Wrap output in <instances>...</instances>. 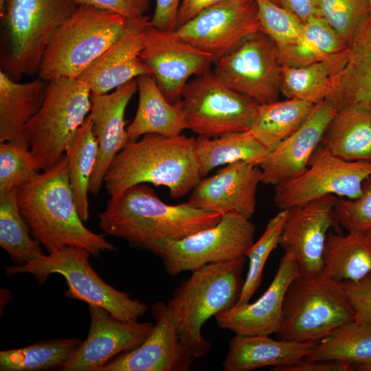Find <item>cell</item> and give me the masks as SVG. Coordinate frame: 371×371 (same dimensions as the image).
<instances>
[{
	"label": "cell",
	"instance_id": "cell-1",
	"mask_svg": "<svg viewBox=\"0 0 371 371\" xmlns=\"http://www.w3.org/2000/svg\"><path fill=\"white\" fill-rule=\"evenodd\" d=\"M222 215L187 202L166 204L150 187L141 183L110 196L98 216L105 234L156 255L166 244L215 225Z\"/></svg>",
	"mask_w": 371,
	"mask_h": 371
},
{
	"label": "cell",
	"instance_id": "cell-2",
	"mask_svg": "<svg viewBox=\"0 0 371 371\" xmlns=\"http://www.w3.org/2000/svg\"><path fill=\"white\" fill-rule=\"evenodd\" d=\"M19 210L31 235L48 253L83 248L92 255L115 251L104 234L88 229L79 215L65 155L17 189Z\"/></svg>",
	"mask_w": 371,
	"mask_h": 371
},
{
	"label": "cell",
	"instance_id": "cell-3",
	"mask_svg": "<svg viewBox=\"0 0 371 371\" xmlns=\"http://www.w3.org/2000/svg\"><path fill=\"white\" fill-rule=\"evenodd\" d=\"M202 179L195 152V138L184 135L147 134L129 142L111 161L104 183L110 196L137 184L165 186L181 198Z\"/></svg>",
	"mask_w": 371,
	"mask_h": 371
},
{
	"label": "cell",
	"instance_id": "cell-4",
	"mask_svg": "<svg viewBox=\"0 0 371 371\" xmlns=\"http://www.w3.org/2000/svg\"><path fill=\"white\" fill-rule=\"evenodd\" d=\"M246 258L209 263L192 271L167 303L179 341L194 360L205 356L211 348L201 333L205 322L238 303Z\"/></svg>",
	"mask_w": 371,
	"mask_h": 371
},
{
	"label": "cell",
	"instance_id": "cell-5",
	"mask_svg": "<svg viewBox=\"0 0 371 371\" xmlns=\"http://www.w3.org/2000/svg\"><path fill=\"white\" fill-rule=\"evenodd\" d=\"M78 6L74 0H7L0 14V70L15 80L38 74L52 36Z\"/></svg>",
	"mask_w": 371,
	"mask_h": 371
},
{
	"label": "cell",
	"instance_id": "cell-6",
	"mask_svg": "<svg viewBox=\"0 0 371 371\" xmlns=\"http://www.w3.org/2000/svg\"><path fill=\"white\" fill-rule=\"evenodd\" d=\"M127 19L80 5L56 30L43 56L38 76L46 82L80 75L122 34Z\"/></svg>",
	"mask_w": 371,
	"mask_h": 371
},
{
	"label": "cell",
	"instance_id": "cell-7",
	"mask_svg": "<svg viewBox=\"0 0 371 371\" xmlns=\"http://www.w3.org/2000/svg\"><path fill=\"white\" fill-rule=\"evenodd\" d=\"M355 319L342 282L325 277L298 275L284 299L278 339L317 344Z\"/></svg>",
	"mask_w": 371,
	"mask_h": 371
},
{
	"label": "cell",
	"instance_id": "cell-8",
	"mask_svg": "<svg viewBox=\"0 0 371 371\" xmlns=\"http://www.w3.org/2000/svg\"><path fill=\"white\" fill-rule=\"evenodd\" d=\"M90 255L83 248L65 247L44 254L22 265L6 267L5 272L9 276L30 274L39 285L44 284L49 276L60 274L68 286L66 297L100 306L122 322L137 321L146 313L147 305L105 282L91 266Z\"/></svg>",
	"mask_w": 371,
	"mask_h": 371
},
{
	"label": "cell",
	"instance_id": "cell-9",
	"mask_svg": "<svg viewBox=\"0 0 371 371\" xmlns=\"http://www.w3.org/2000/svg\"><path fill=\"white\" fill-rule=\"evenodd\" d=\"M91 91L78 78L47 82L43 104L25 126L23 143L29 146L41 170L57 162L89 115Z\"/></svg>",
	"mask_w": 371,
	"mask_h": 371
},
{
	"label": "cell",
	"instance_id": "cell-10",
	"mask_svg": "<svg viewBox=\"0 0 371 371\" xmlns=\"http://www.w3.org/2000/svg\"><path fill=\"white\" fill-rule=\"evenodd\" d=\"M180 100L186 129L206 137L249 131L260 104L229 87L210 69L186 84Z\"/></svg>",
	"mask_w": 371,
	"mask_h": 371
},
{
	"label": "cell",
	"instance_id": "cell-11",
	"mask_svg": "<svg viewBox=\"0 0 371 371\" xmlns=\"http://www.w3.org/2000/svg\"><path fill=\"white\" fill-rule=\"evenodd\" d=\"M256 228L249 218L229 212L215 225L164 246L156 254L166 272L177 276L207 264L246 256Z\"/></svg>",
	"mask_w": 371,
	"mask_h": 371
},
{
	"label": "cell",
	"instance_id": "cell-12",
	"mask_svg": "<svg viewBox=\"0 0 371 371\" xmlns=\"http://www.w3.org/2000/svg\"><path fill=\"white\" fill-rule=\"evenodd\" d=\"M370 175L371 162L344 160L319 144L303 173L274 186L273 201L281 210L329 194L354 199L360 195L363 182Z\"/></svg>",
	"mask_w": 371,
	"mask_h": 371
},
{
	"label": "cell",
	"instance_id": "cell-13",
	"mask_svg": "<svg viewBox=\"0 0 371 371\" xmlns=\"http://www.w3.org/2000/svg\"><path fill=\"white\" fill-rule=\"evenodd\" d=\"M214 73L231 89L260 104L278 100L282 65L275 43L255 33L215 63Z\"/></svg>",
	"mask_w": 371,
	"mask_h": 371
},
{
	"label": "cell",
	"instance_id": "cell-14",
	"mask_svg": "<svg viewBox=\"0 0 371 371\" xmlns=\"http://www.w3.org/2000/svg\"><path fill=\"white\" fill-rule=\"evenodd\" d=\"M262 32L255 0H225L175 30L183 39L209 54L214 64L249 36Z\"/></svg>",
	"mask_w": 371,
	"mask_h": 371
},
{
	"label": "cell",
	"instance_id": "cell-15",
	"mask_svg": "<svg viewBox=\"0 0 371 371\" xmlns=\"http://www.w3.org/2000/svg\"><path fill=\"white\" fill-rule=\"evenodd\" d=\"M140 57L166 98L175 103L192 76L213 64L212 56L180 37L175 30H161L150 22L144 32Z\"/></svg>",
	"mask_w": 371,
	"mask_h": 371
},
{
	"label": "cell",
	"instance_id": "cell-16",
	"mask_svg": "<svg viewBox=\"0 0 371 371\" xmlns=\"http://www.w3.org/2000/svg\"><path fill=\"white\" fill-rule=\"evenodd\" d=\"M337 199L329 194L288 210L280 245L293 256L298 275L322 273L328 231L339 225L335 212Z\"/></svg>",
	"mask_w": 371,
	"mask_h": 371
},
{
	"label": "cell",
	"instance_id": "cell-17",
	"mask_svg": "<svg viewBox=\"0 0 371 371\" xmlns=\"http://www.w3.org/2000/svg\"><path fill=\"white\" fill-rule=\"evenodd\" d=\"M89 312L88 335L60 370L100 371L115 357L142 344L154 327L153 322H122L95 305H89Z\"/></svg>",
	"mask_w": 371,
	"mask_h": 371
},
{
	"label": "cell",
	"instance_id": "cell-18",
	"mask_svg": "<svg viewBox=\"0 0 371 371\" xmlns=\"http://www.w3.org/2000/svg\"><path fill=\"white\" fill-rule=\"evenodd\" d=\"M154 327L144 341L119 355L100 371H188L194 359L181 344L172 313L159 301L151 306Z\"/></svg>",
	"mask_w": 371,
	"mask_h": 371
},
{
	"label": "cell",
	"instance_id": "cell-19",
	"mask_svg": "<svg viewBox=\"0 0 371 371\" xmlns=\"http://www.w3.org/2000/svg\"><path fill=\"white\" fill-rule=\"evenodd\" d=\"M261 178L259 166L246 161L232 163L214 175L202 178L191 191L187 203L221 214L234 212L250 219L256 210Z\"/></svg>",
	"mask_w": 371,
	"mask_h": 371
},
{
	"label": "cell",
	"instance_id": "cell-20",
	"mask_svg": "<svg viewBox=\"0 0 371 371\" xmlns=\"http://www.w3.org/2000/svg\"><path fill=\"white\" fill-rule=\"evenodd\" d=\"M337 110L327 99L315 104L301 126L260 162L261 183L276 186L303 173Z\"/></svg>",
	"mask_w": 371,
	"mask_h": 371
},
{
	"label": "cell",
	"instance_id": "cell-21",
	"mask_svg": "<svg viewBox=\"0 0 371 371\" xmlns=\"http://www.w3.org/2000/svg\"><path fill=\"white\" fill-rule=\"evenodd\" d=\"M150 22L148 16L128 19L124 31L103 54L78 78L91 94H104L137 79L151 74L140 57L144 32Z\"/></svg>",
	"mask_w": 371,
	"mask_h": 371
},
{
	"label": "cell",
	"instance_id": "cell-22",
	"mask_svg": "<svg viewBox=\"0 0 371 371\" xmlns=\"http://www.w3.org/2000/svg\"><path fill=\"white\" fill-rule=\"evenodd\" d=\"M298 276L293 256L285 253L266 291L254 302L234 306L215 315L216 324L238 335H270L277 333L283 319L286 291Z\"/></svg>",
	"mask_w": 371,
	"mask_h": 371
},
{
	"label": "cell",
	"instance_id": "cell-23",
	"mask_svg": "<svg viewBox=\"0 0 371 371\" xmlns=\"http://www.w3.org/2000/svg\"><path fill=\"white\" fill-rule=\"evenodd\" d=\"M136 91L137 82L135 79L111 93L91 95L89 115L98 144V157L89 186V193L94 196L99 193L111 161L130 142L125 112Z\"/></svg>",
	"mask_w": 371,
	"mask_h": 371
},
{
	"label": "cell",
	"instance_id": "cell-24",
	"mask_svg": "<svg viewBox=\"0 0 371 371\" xmlns=\"http://www.w3.org/2000/svg\"><path fill=\"white\" fill-rule=\"evenodd\" d=\"M316 344L275 340L267 335H235L229 342L223 369L250 371L269 366H292L302 361Z\"/></svg>",
	"mask_w": 371,
	"mask_h": 371
},
{
	"label": "cell",
	"instance_id": "cell-25",
	"mask_svg": "<svg viewBox=\"0 0 371 371\" xmlns=\"http://www.w3.org/2000/svg\"><path fill=\"white\" fill-rule=\"evenodd\" d=\"M139 93L135 115L126 130L129 141L147 134L172 137L186 129L181 100L171 103L152 74L137 78Z\"/></svg>",
	"mask_w": 371,
	"mask_h": 371
},
{
	"label": "cell",
	"instance_id": "cell-26",
	"mask_svg": "<svg viewBox=\"0 0 371 371\" xmlns=\"http://www.w3.org/2000/svg\"><path fill=\"white\" fill-rule=\"evenodd\" d=\"M320 144L344 160L371 162V106L352 103L339 109Z\"/></svg>",
	"mask_w": 371,
	"mask_h": 371
},
{
	"label": "cell",
	"instance_id": "cell-27",
	"mask_svg": "<svg viewBox=\"0 0 371 371\" xmlns=\"http://www.w3.org/2000/svg\"><path fill=\"white\" fill-rule=\"evenodd\" d=\"M326 99L338 109L352 103L371 106V16L349 45L346 64L333 76Z\"/></svg>",
	"mask_w": 371,
	"mask_h": 371
},
{
	"label": "cell",
	"instance_id": "cell-28",
	"mask_svg": "<svg viewBox=\"0 0 371 371\" xmlns=\"http://www.w3.org/2000/svg\"><path fill=\"white\" fill-rule=\"evenodd\" d=\"M47 82H19L0 70V142L23 143L25 126L41 107Z\"/></svg>",
	"mask_w": 371,
	"mask_h": 371
},
{
	"label": "cell",
	"instance_id": "cell-29",
	"mask_svg": "<svg viewBox=\"0 0 371 371\" xmlns=\"http://www.w3.org/2000/svg\"><path fill=\"white\" fill-rule=\"evenodd\" d=\"M277 48L282 65L301 67L337 59L347 54L348 46L321 16H315L304 23L295 41Z\"/></svg>",
	"mask_w": 371,
	"mask_h": 371
},
{
	"label": "cell",
	"instance_id": "cell-30",
	"mask_svg": "<svg viewBox=\"0 0 371 371\" xmlns=\"http://www.w3.org/2000/svg\"><path fill=\"white\" fill-rule=\"evenodd\" d=\"M322 274L339 282L358 281L371 274V245L365 234L328 232Z\"/></svg>",
	"mask_w": 371,
	"mask_h": 371
},
{
	"label": "cell",
	"instance_id": "cell-31",
	"mask_svg": "<svg viewBox=\"0 0 371 371\" xmlns=\"http://www.w3.org/2000/svg\"><path fill=\"white\" fill-rule=\"evenodd\" d=\"M195 152L202 178L217 167L237 161L259 166L269 153L249 131L216 137L198 136L195 138Z\"/></svg>",
	"mask_w": 371,
	"mask_h": 371
},
{
	"label": "cell",
	"instance_id": "cell-32",
	"mask_svg": "<svg viewBox=\"0 0 371 371\" xmlns=\"http://www.w3.org/2000/svg\"><path fill=\"white\" fill-rule=\"evenodd\" d=\"M98 144L89 115L67 144L65 156L68 175L80 218H89L88 194L98 157Z\"/></svg>",
	"mask_w": 371,
	"mask_h": 371
},
{
	"label": "cell",
	"instance_id": "cell-33",
	"mask_svg": "<svg viewBox=\"0 0 371 371\" xmlns=\"http://www.w3.org/2000/svg\"><path fill=\"white\" fill-rule=\"evenodd\" d=\"M314 105L287 98L259 104L256 117L249 131L270 152L301 126Z\"/></svg>",
	"mask_w": 371,
	"mask_h": 371
},
{
	"label": "cell",
	"instance_id": "cell-34",
	"mask_svg": "<svg viewBox=\"0 0 371 371\" xmlns=\"http://www.w3.org/2000/svg\"><path fill=\"white\" fill-rule=\"evenodd\" d=\"M348 52L330 61L301 67L282 65L281 93L287 99H297L315 104L328 98L333 76L345 65Z\"/></svg>",
	"mask_w": 371,
	"mask_h": 371
},
{
	"label": "cell",
	"instance_id": "cell-35",
	"mask_svg": "<svg viewBox=\"0 0 371 371\" xmlns=\"http://www.w3.org/2000/svg\"><path fill=\"white\" fill-rule=\"evenodd\" d=\"M339 361L355 365L371 361V320L349 322L317 343L303 359ZM355 368V367H354Z\"/></svg>",
	"mask_w": 371,
	"mask_h": 371
},
{
	"label": "cell",
	"instance_id": "cell-36",
	"mask_svg": "<svg viewBox=\"0 0 371 371\" xmlns=\"http://www.w3.org/2000/svg\"><path fill=\"white\" fill-rule=\"evenodd\" d=\"M79 339L53 338L0 352L1 371H39L65 366L82 344Z\"/></svg>",
	"mask_w": 371,
	"mask_h": 371
},
{
	"label": "cell",
	"instance_id": "cell-37",
	"mask_svg": "<svg viewBox=\"0 0 371 371\" xmlns=\"http://www.w3.org/2000/svg\"><path fill=\"white\" fill-rule=\"evenodd\" d=\"M30 228L17 202V190L0 195V246L14 265H24L44 254L40 243L30 236Z\"/></svg>",
	"mask_w": 371,
	"mask_h": 371
},
{
	"label": "cell",
	"instance_id": "cell-38",
	"mask_svg": "<svg viewBox=\"0 0 371 371\" xmlns=\"http://www.w3.org/2000/svg\"><path fill=\"white\" fill-rule=\"evenodd\" d=\"M287 215L288 210H281L272 217L260 238L254 243L247 252L248 271L236 305L249 302L260 286L265 265L271 253L280 244Z\"/></svg>",
	"mask_w": 371,
	"mask_h": 371
},
{
	"label": "cell",
	"instance_id": "cell-39",
	"mask_svg": "<svg viewBox=\"0 0 371 371\" xmlns=\"http://www.w3.org/2000/svg\"><path fill=\"white\" fill-rule=\"evenodd\" d=\"M321 16L348 47L371 16L369 0H316Z\"/></svg>",
	"mask_w": 371,
	"mask_h": 371
},
{
	"label": "cell",
	"instance_id": "cell-40",
	"mask_svg": "<svg viewBox=\"0 0 371 371\" xmlns=\"http://www.w3.org/2000/svg\"><path fill=\"white\" fill-rule=\"evenodd\" d=\"M40 170L28 146L21 142H0V195L17 190Z\"/></svg>",
	"mask_w": 371,
	"mask_h": 371
},
{
	"label": "cell",
	"instance_id": "cell-41",
	"mask_svg": "<svg viewBox=\"0 0 371 371\" xmlns=\"http://www.w3.org/2000/svg\"><path fill=\"white\" fill-rule=\"evenodd\" d=\"M262 32L277 47L295 41L300 35L304 23L295 14L269 0H255Z\"/></svg>",
	"mask_w": 371,
	"mask_h": 371
},
{
	"label": "cell",
	"instance_id": "cell-42",
	"mask_svg": "<svg viewBox=\"0 0 371 371\" xmlns=\"http://www.w3.org/2000/svg\"><path fill=\"white\" fill-rule=\"evenodd\" d=\"M335 212L339 225L348 232L365 233L371 229V175L363 181L357 198L337 197Z\"/></svg>",
	"mask_w": 371,
	"mask_h": 371
},
{
	"label": "cell",
	"instance_id": "cell-43",
	"mask_svg": "<svg viewBox=\"0 0 371 371\" xmlns=\"http://www.w3.org/2000/svg\"><path fill=\"white\" fill-rule=\"evenodd\" d=\"M357 321L371 320V274L358 281L342 282Z\"/></svg>",
	"mask_w": 371,
	"mask_h": 371
},
{
	"label": "cell",
	"instance_id": "cell-44",
	"mask_svg": "<svg viewBox=\"0 0 371 371\" xmlns=\"http://www.w3.org/2000/svg\"><path fill=\"white\" fill-rule=\"evenodd\" d=\"M78 5L93 6L111 12L126 19L146 15L149 9V0H74Z\"/></svg>",
	"mask_w": 371,
	"mask_h": 371
},
{
	"label": "cell",
	"instance_id": "cell-45",
	"mask_svg": "<svg viewBox=\"0 0 371 371\" xmlns=\"http://www.w3.org/2000/svg\"><path fill=\"white\" fill-rule=\"evenodd\" d=\"M181 0H155V8L150 23L161 30L177 29L178 12Z\"/></svg>",
	"mask_w": 371,
	"mask_h": 371
},
{
	"label": "cell",
	"instance_id": "cell-46",
	"mask_svg": "<svg viewBox=\"0 0 371 371\" xmlns=\"http://www.w3.org/2000/svg\"><path fill=\"white\" fill-rule=\"evenodd\" d=\"M273 371H354L351 363L339 361H300L299 363L278 368H273Z\"/></svg>",
	"mask_w": 371,
	"mask_h": 371
},
{
	"label": "cell",
	"instance_id": "cell-47",
	"mask_svg": "<svg viewBox=\"0 0 371 371\" xmlns=\"http://www.w3.org/2000/svg\"><path fill=\"white\" fill-rule=\"evenodd\" d=\"M225 0H181L177 28L184 25L205 9Z\"/></svg>",
	"mask_w": 371,
	"mask_h": 371
},
{
	"label": "cell",
	"instance_id": "cell-48",
	"mask_svg": "<svg viewBox=\"0 0 371 371\" xmlns=\"http://www.w3.org/2000/svg\"><path fill=\"white\" fill-rule=\"evenodd\" d=\"M278 4L290 11L304 23L318 15L316 0H277Z\"/></svg>",
	"mask_w": 371,
	"mask_h": 371
},
{
	"label": "cell",
	"instance_id": "cell-49",
	"mask_svg": "<svg viewBox=\"0 0 371 371\" xmlns=\"http://www.w3.org/2000/svg\"><path fill=\"white\" fill-rule=\"evenodd\" d=\"M354 367L357 371H371V361L355 365Z\"/></svg>",
	"mask_w": 371,
	"mask_h": 371
},
{
	"label": "cell",
	"instance_id": "cell-50",
	"mask_svg": "<svg viewBox=\"0 0 371 371\" xmlns=\"http://www.w3.org/2000/svg\"><path fill=\"white\" fill-rule=\"evenodd\" d=\"M7 0H0V14L3 12Z\"/></svg>",
	"mask_w": 371,
	"mask_h": 371
},
{
	"label": "cell",
	"instance_id": "cell-51",
	"mask_svg": "<svg viewBox=\"0 0 371 371\" xmlns=\"http://www.w3.org/2000/svg\"><path fill=\"white\" fill-rule=\"evenodd\" d=\"M367 239L368 240L369 243H370L371 245V229L370 230H368L366 232L364 233Z\"/></svg>",
	"mask_w": 371,
	"mask_h": 371
},
{
	"label": "cell",
	"instance_id": "cell-52",
	"mask_svg": "<svg viewBox=\"0 0 371 371\" xmlns=\"http://www.w3.org/2000/svg\"><path fill=\"white\" fill-rule=\"evenodd\" d=\"M269 1H271L274 2L275 3H277V4H278L277 0H269Z\"/></svg>",
	"mask_w": 371,
	"mask_h": 371
},
{
	"label": "cell",
	"instance_id": "cell-53",
	"mask_svg": "<svg viewBox=\"0 0 371 371\" xmlns=\"http://www.w3.org/2000/svg\"><path fill=\"white\" fill-rule=\"evenodd\" d=\"M370 6V11H371V0H369Z\"/></svg>",
	"mask_w": 371,
	"mask_h": 371
}]
</instances>
